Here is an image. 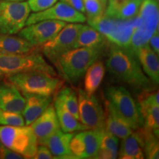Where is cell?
Here are the masks:
<instances>
[{
  "mask_svg": "<svg viewBox=\"0 0 159 159\" xmlns=\"http://www.w3.org/2000/svg\"><path fill=\"white\" fill-rule=\"evenodd\" d=\"M106 68L117 80L132 88L146 89L150 86V79L143 71L136 54L129 48L111 45Z\"/></svg>",
  "mask_w": 159,
  "mask_h": 159,
  "instance_id": "obj_1",
  "label": "cell"
},
{
  "mask_svg": "<svg viewBox=\"0 0 159 159\" xmlns=\"http://www.w3.org/2000/svg\"><path fill=\"white\" fill-rule=\"evenodd\" d=\"M103 49L92 47H78L61 55L54 64L61 77L71 83H75L85 75V71L95 62Z\"/></svg>",
  "mask_w": 159,
  "mask_h": 159,
  "instance_id": "obj_2",
  "label": "cell"
},
{
  "mask_svg": "<svg viewBox=\"0 0 159 159\" xmlns=\"http://www.w3.org/2000/svg\"><path fill=\"white\" fill-rule=\"evenodd\" d=\"M87 21L89 25L102 33L109 43L128 48L131 37L138 25V17L136 16L130 20H121L103 13Z\"/></svg>",
  "mask_w": 159,
  "mask_h": 159,
  "instance_id": "obj_3",
  "label": "cell"
},
{
  "mask_svg": "<svg viewBox=\"0 0 159 159\" xmlns=\"http://www.w3.org/2000/svg\"><path fill=\"white\" fill-rule=\"evenodd\" d=\"M31 71L56 75L54 68L39 53L33 52L24 54L0 52V78Z\"/></svg>",
  "mask_w": 159,
  "mask_h": 159,
  "instance_id": "obj_4",
  "label": "cell"
},
{
  "mask_svg": "<svg viewBox=\"0 0 159 159\" xmlns=\"http://www.w3.org/2000/svg\"><path fill=\"white\" fill-rule=\"evenodd\" d=\"M106 101L133 130L143 127V116L139 103L128 89L111 85L105 90Z\"/></svg>",
  "mask_w": 159,
  "mask_h": 159,
  "instance_id": "obj_5",
  "label": "cell"
},
{
  "mask_svg": "<svg viewBox=\"0 0 159 159\" xmlns=\"http://www.w3.org/2000/svg\"><path fill=\"white\" fill-rule=\"evenodd\" d=\"M6 78L22 93L44 96H52L61 84L55 75L38 71H25Z\"/></svg>",
  "mask_w": 159,
  "mask_h": 159,
  "instance_id": "obj_6",
  "label": "cell"
},
{
  "mask_svg": "<svg viewBox=\"0 0 159 159\" xmlns=\"http://www.w3.org/2000/svg\"><path fill=\"white\" fill-rule=\"evenodd\" d=\"M0 142L24 158H33L39 146L37 137L29 125H0Z\"/></svg>",
  "mask_w": 159,
  "mask_h": 159,
  "instance_id": "obj_7",
  "label": "cell"
},
{
  "mask_svg": "<svg viewBox=\"0 0 159 159\" xmlns=\"http://www.w3.org/2000/svg\"><path fill=\"white\" fill-rule=\"evenodd\" d=\"M137 17L138 25L134 30L128 47L134 53L141 47L148 44L150 37L158 30V0H144Z\"/></svg>",
  "mask_w": 159,
  "mask_h": 159,
  "instance_id": "obj_8",
  "label": "cell"
},
{
  "mask_svg": "<svg viewBox=\"0 0 159 159\" xmlns=\"http://www.w3.org/2000/svg\"><path fill=\"white\" fill-rule=\"evenodd\" d=\"M30 11L26 2L0 1V34L19 33L26 26Z\"/></svg>",
  "mask_w": 159,
  "mask_h": 159,
  "instance_id": "obj_9",
  "label": "cell"
},
{
  "mask_svg": "<svg viewBox=\"0 0 159 159\" xmlns=\"http://www.w3.org/2000/svg\"><path fill=\"white\" fill-rule=\"evenodd\" d=\"M83 25L69 23L51 40L41 46V52L52 63H55L61 55L74 48V44Z\"/></svg>",
  "mask_w": 159,
  "mask_h": 159,
  "instance_id": "obj_10",
  "label": "cell"
},
{
  "mask_svg": "<svg viewBox=\"0 0 159 159\" xmlns=\"http://www.w3.org/2000/svg\"><path fill=\"white\" fill-rule=\"evenodd\" d=\"M78 113L80 121L87 129L105 128V114L102 105L94 94L79 89Z\"/></svg>",
  "mask_w": 159,
  "mask_h": 159,
  "instance_id": "obj_11",
  "label": "cell"
},
{
  "mask_svg": "<svg viewBox=\"0 0 159 159\" xmlns=\"http://www.w3.org/2000/svg\"><path fill=\"white\" fill-rule=\"evenodd\" d=\"M66 24L65 21L57 20H43L27 25L19 32V36L34 47L41 46L55 37Z\"/></svg>",
  "mask_w": 159,
  "mask_h": 159,
  "instance_id": "obj_12",
  "label": "cell"
},
{
  "mask_svg": "<svg viewBox=\"0 0 159 159\" xmlns=\"http://www.w3.org/2000/svg\"><path fill=\"white\" fill-rule=\"evenodd\" d=\"M47 19L57 20L66 23H84L86 21V17L83 13L60 1L45 11L34 12L30 14L26 26Z\"/></svg>",
  "mask_w": 159,
  "mask_h": 159,
  "instance_id": "obj_13",
  "label": "cell"
},
{
  "mask_svg": "<svg viewBox=\"0 0 159 159\" xmlns=\"http://www.w3.org/2000/svg\"><path fill=\"white\" fill-rule=\"evenodd\" d=\"M40 143L61 129L54 105L51 103L30 125Z\"/></svg>",
  "mask_w": 159,
  "mask_h": 159,
  "instance_id": "obj_14",
  "label": "cell"
},
{
  "mask_svg": "<svg viewBox=\"0 0 159 159\" xmlns=\"http://www.w3.org/2000/svg\"><path fill=\"white\" fill-rule=\"evenodd\" d=\"M73 133H64L60 129L44 140L39 143L48 148L55 158L73 159L69 149V142L74 136Z\"/></svg>",
  "mask_w": 159,
  "mask_h": 159,
  "instance_id": "obj_15",
  "label": "cell"
},
{
  "mask_svg": "<svg viewBox=\"0 0 159 159\" xmlns=\"http://www.w3.org/2000/svg\"><path fill=\"white\" fill-rule=\"evenodd\" d=\"M25 104L21 113L25 125H30L51 104L52 96L23 93Z\"/></svg>",
  "mask_w": 159,
  "mask_h": 159,
  "instance_id": "obj_16",
  "label": "cell"
},
{
  "mask_svg": "<svg viewBox=\"0 0 159 159\" xmlns=\"http://www.w3.org/2000/svg\"><path fill=\"white\" fill-rule=\"evenodd\" d=\"M144 0H108L104 13L121 20H130L138 15Z\"/></svg>",
  "mask_w": 159,
  "mask_h": 159,
  "instance_id": "obj_17",
  "label": "cell"
},
{
  "mask_svg": "<svg viewBox=\"0 0 159 159\" xmlns=\"http://www.w3.org/2000/svg\"><path fill=\"white\" fill-rule=\"evenodd\" d=\"M25 104V97L14 85L7 83L0 85V109L21 114Z\"/></svg>",
  "mask_w": 159,
  "mask_h": 159,
  "instance_id": "obj_18",
  "label": "cell"
},
{
  "mask_svg": "<svg viewBox=\"0 0 159 159\" xmlns=\"http://www.w3.org/2000/svg\"><path fill=\"white\" fill-rule=\"evenodd\" d=\"M122 139L118 156L122 159H142L144 158V136L141 128Z\"/></svg>",
  "mask_w": 159,
  "mask_h": 159,
  "instance_id": "obj_19",
  "label": "cell"
},
{
  "mask_svg": "<svg viewBox=\"0 0 159 159\" xmlns=\"http://www.w3.org/2000/svg\"><path fill=\"white\" fill-rule=\"evenodd\" d=\"M142 70L152 82L158 84L159 61L158 56L148 44L142 46L135 52Z\"/></svg>",
  "mask_w": 159,
  "mask_h": 159,
  "instance_id": "obj_20",
  "label": "cell"
},
{
  "mask_svg": "<svg viewBox=\"0 0 159 159\" xmlns=\"http://www.w3.org/2000/svg\"><path fill=\"white\" fill-rule=\"evenodd\" d=\"M105 130L118 139H125L133 133V129L115 111L109 103L105 102Z\"/></svg>",
  "mask_w": 159,
  "mask_h": 159,
  "instance_id": "obj_21",
  "label": "cell"
},
{
  "mask_svg": "<svg viewBox=\"0 0 159 159\" xmlns=\"http://www.w3.org/2000/svg\"><path fill=\"white\" fill-rule=\"evenodd\" d=\"M108 43V40L90 25H83L74 44V48L78 47H92L104 49ZM73 48V49H74Z\"/></svg>",
  "mask_w": 159,
  "mask_h": 159,
  "instance_id": "obj_22",
  "label": "cell"
},
{
  "mask_svg": "<svg viewBox=\"0 0 159 159\" xmlns=\"http://www.w3.org/2000/svg\"><path fill=\"white\" fill-rule=\"evenodd\" d=\"M35 47L25 39L13 35L0 34V52L24 54L33 52Z\"/></svg>",
  "mask_w": 159,
  "mask_h": 159,
  "instance_id": "obj_23",
  "label": "cell"
},
{
  "mask_svg": "<svg viewBox=\"0 0 159 159\" xmlns=\"http://www.w3.org/2000/svg\"><path fill=\"white\" fill-rule=\"evenodd\" d=\"M54 107L58 119L61 130L64 133H75L86 130V127L71 115L62 103L55 99Z\"/></svg>",
  "mask_w": 159,
  "mask_h": 159,
  "instance_id": "obj_24",
  "label": "cell"
},
{
  "mask_svg": "<svg viewBox=\"0 0 159 159\" xmlns=\"http://www.w3.org/2000/svg\"><path fill=\"white\" fill-rule=\"evenodd\" d=\"M105 68L102 61H95L85 71L84 91L89 94H94L102 83Z\"/></svg>",
  "mask_w": 159,
  "mask_h": 159,
  "instance_id": "obj_25",
  "label": "cell"
},
{
  "mask_svg": "<svg viewBox=\"0 0 159 159\" xmlns=\"http://www.w3.org/2000/svg\"><path fill=\"white\" fill-rule=\"evenodd\" d=\"M102 129H86L83 130V139L85 144V153L84 158H94L97 151L100 148L101 138L103 130Z\"/></svg>",
  "mask_w": 159,
  "mask_h": 159,
  "instance_id": "obj_26",
  "label": "cell"
},
{
  "mask_svg": "<svg viewBox=\"0 0 159 159\" xmlns=\"http://www.w3.org/2000/svg\"><path fill=\"white\" fill-rule=\"evenodd\" d=\"M55 99L62 103L63 106L71 113V115H73L77 120L80 121L78 99L75 91L69 87H65L59 91Z\"/></svg>",
  "mask_w": 159,
  "mask_h": 159,
  "instance_id": "obj_27",
  "label": "cell"
},
{
  "mask_svg": "<svg viewBox=\"0 0 159 159\" xmlns=\"http://www.w3.org/2000/svg\"><path fill=\"white\" fill-rule=\"evenodd\" d=\"M144 136V156L148 158L158 159L159 158V145L158 138L152 133L142 129Z\"/></svg>",
  "mask_w": 159,
  "mask_h": 159,
  "instance_id": "obj_28",
  "label": "cell"
},
{
  "mask_svg": "<svg viewBox=\"0 0 159 159\" xmlns=\"http://www.w3.org/2000/svg\"><path fill=\"white\" fill-rule=\"evenodd\" d=\"M86 14V21L92 20L102 16L105 8L103 7L100 0H83Z\"/></svg>",
  "mask_w": 159,
  "mask_h": 159,
  "instance_id": "obj_29",
  "label": "cell"
},
{
  "mask_svg": "<svg viewBox=\"0 0 159 159\" xmlns=\"http://www.w3.org/2000/svg\"><path fill=\"white\" fill-rule=\"evenodd\" d=\"M83 131V130H82ZM69 149L75 159L84 158L85 153V144L83 132L74 135L69 142Z\"/></svg>",
  "mask_w": 159,
  "mask_h": 159,
  "instance_id": "obj_30",
  "label": "cell"
},
{
  "mask_svg": "<svg viewBox=\"0 0 159 159\" xmlns=\"http://www.w3.org/2000/svg\"><path fill=\"white\" fill-rule=\"evenodd\" d=\"M0 125L25 126V122L21 114L0 109Z\"/></svg>",
  "mask_w": 159,
  "mask_h": 159,
  "instance_id": "obj_31",
  "label": "cell"
},
{
  "mask_svg": "<svg viewBox=\"0 0 159 159\" xmlns=\"http://www.w3.org/2000/svg\"><path fill=\"white\" fill-rule=\"evenodd\" d=\"M100 148L118 152L119 139L114 134L107 131L105 128L101 138Z\"/></svg>",
  "mask_w": 159,
  "mask_h": 159,
  "instance_id": "obj_32",
  "label": "cell"
},
{
  "mask_svg": "<svg viewBox=\"0 0 159 159\" xmlns=\"http://www.w3.org/2000/svg\"><path fill=\"white\" fill-rule=\"evenodd\" d=\"M57 0H28L30 8L33 12H40L48 9L55 5Z\"/></svg>",
  "mask_w": 159,
  "mask_h": 159,
  "instance_id": "obj_33",
  "label": "cell"
},
{
  "mask_svg": "<svg viewBox=\"0 0 159 159\" xmlns=\"http://www.w3.org/2000/svg\"><path fill=\"white\" fill-rule=\"evenodd\" d=\"M21 155L10 150L0 142V159H23Z\"/></svg>",
  "mask_w": 159,
  "mask_h": 159,
  "instance_id": "obj_34",
  "label": "cell"
},
{
  "mask_svg": "<svg viewBox=\"0 0 159 159\" xmlns=\"http://www.w3.org/2000/svg\"><path fill=\"white\" fill-rule=\"evenodd\" d=\"M34 159H52L55 158L53 155L52 154L50 150L48 148L44 146V145H39L38 146L36 152L35 156H33Z\"/></svg>",
  "mask_w": 159,
  "mask_h": 159,
  "instance_id": "obj_35",
  "label": "cell"
},
{
  "mask_svg": "<svg viewBox=\"0 0 159 159\" xmlns=\"http://www.w3.org/2000/svg\"><path fill=\"white\" fill-rule=\"evenodd\" d=\"M118 156L117 151H111L105 149L99 148L97 151V154L95 155L94 158L97 159H114L116 158Z\"/></svg>",
  "mask_w": 159,
  "mask_h": 159,
  "instance_id": "obj_36",
  "label": "cell"
},
{
  "mask_svg": "<svg viewBox=\"0 0 159 159\" xmlns=\"http://www.w3.org/2000/svg\"><path fill=\"white\" fill-rule=\"evenodd\" d=\"M61 2H63L76 10V11L80 12L84 14L85 13V8L84 5H83V0H60Z\"/></svg>",
  "mask_w": 159,
  "mask_h": 159,
  "instance_id": "obj_37",
  "label": "cell"
},
{
  "mask_svg": "<svg viewBox=\"0 0 159 159\" xmlns=\"http://www.w3.org/2000/svg\"><path fill=\"white\" fill-rule=\"evenodd\" d=\"M148 45L157 55L159 53V33L158 30H156L149 39Z\"/></svg>",
  "mask_w": 159,
  "mask_h": 159,
  "instance_id": "obj_38",
  "label": "cell"
},
{
  "mask_svg": "<svg viewBox=\"0 0 159 159\" xmlns=\"http://www.w3.org/2000/svg\"><path fill=\"white\" fill-rule=\"evenodd\" d=\"M100 2H102L103 7H104L105 8V7H106V6H107V3H108V0H100Z\"/></svg>",
  "mask_w": 159,
  "mask_h": 159,
  "instance_id": "obj_39",
  "label": "cell"
},
{
  "mask_svg": "<svg viewBox=\"0 0 159 159\" xmlns=\"http://www.w3.org/2000/svg\"><path fill=\"white\" fill-rule=\"evenodd\" d=\"M5 1H10V2H23L25 0H5Z\"/></svg>",
  "mask_w": 159,
  "mask_h": 159,
  "instance_id": "obj_40",
  "label": "cell"
},
{
  "mask_svg": "<svg viewBox=\"0 0 159 159\" xmlns=\"http://www.w3.org/2000/svg\"><path fill=\"white\" fill-rule=\"evenodd\" d=\"M118 1H120V0H118Z\"/></svg>",
  "mask_w": 159,
  "mask_h": 159,
  "instance_id": "obj_41",
  "label": "cell"
}]
</instances>
